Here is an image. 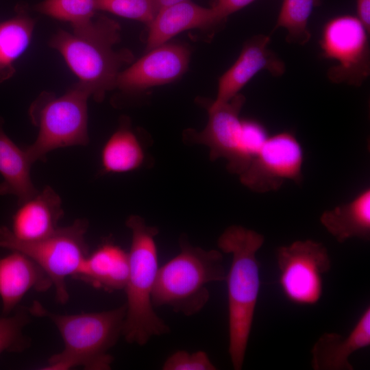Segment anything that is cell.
Instances as JSON below:
<instances>
[{"instance_id":"obj_26","label":"cell","mask_w":370,"mask_h":370,"mask_svg":"<svg viewBox=\"0 0 370 370\" xmlns=\"http://www.w3.org/2000/svg\"><path fill=\"white\" fill-rule=\"evenodd\" d=\"M29 314L27 308L23 307L11 317H0V354L22 352L29 346V340L23 334V328L30 321Z\"/></svg>"},{"instance_id":"obj_29","label":"cell","mask_w":370,"mask_h":370,"mask_svg":"<svg viewBox=\"0 0 370 370\" xmlns=\"http://www.w3.org/2000/svg\"><path fill=\"white\" fill-rule=\"evenodd\" d=\"M256 0H217L212 8L219 17L225 21L232 13L243 9Z\"/></svg>"},{"instance_id":"obj_25","label":"cell","mask_w":370,"mask_h":370,"mask_svg":"<svg viewBox=\"0 0 370 370\" xmlns=\"http://www.w3.org/2000/svg\"><path fill=\"white\" fill-rule=\"evenodd\" d=\"M269 136L264 126L254 120H242L239 145L234 160L227 166L232 173L240 175L257 156Z\"/></svg>"},{"instance_id":"obj_5","label":"cell","mask_w":370,"mask_h":370,"mask_svg":"<svg viewBox=\"0 0 370 370\" xmlns=\"http://www.w3.org/2000/svg\"><path fill=\"white\" fill-rule=\"evenodd\" d=\"M180 252L158 269L151 300L153 307L169 306L175 312L191 316L208 303L206 284L225 280L223 257L216 249L206 250L180 239Z\"/></svg>"},{"instance_id":"obj_13","label":"cell","mask_w":370,"mask_h":370,"mask_svg":"<svg viewBox=\"0 0 370 370\" xmlns=\"http://www.w3.org/2000/svg\"><path fill=\"white\" fill-rule=\"evenodd\" d=\"M269 36L256 35L248 40L234 64L219 78L216 99L218 106L230 100L260 71L279 77L285 72L284 62L269 48Z\"/></svg>"},{"instance_id":"obj_4","label":"cell","mask_w":370,"mask_h":370,"mask_svg":"<svg viewBox=\"0 0 370 370\" xmlns=\"http://www.w3.org/2000/svg\"><path fill=\"white\" fill-rule=\"evenodd\" d=\"M131 230L129 273L125 291L127 310L122 335L129 343L145 345L151 337L169 332V327L156 313L151 295L158 271L156 236L158 229L148 225L138 215L130 216Z\"/></svg>"},{"instance_id":"obj_12","label":"cell","mask_w":370,"mask_h":370,"mask_svg":"<svg viewBox=\"0 0 370 370\" xmlns=\"http://www.w3.org/2000/svg\"><path fill=\"white\" fill-rule=\"evenodd\" d=\"M245 102L242 94L218 106H209L208 121L203 130L186 133V140L208 147L211 160L223 158L230 164L235 159L241 136L240 112Z\"/></svg>"},{"instance_id":"obj_20","label":"cell","mask_w":370,"mask_h":370,"mask_svg":"<svg viewBox=\"0 0 370 370\" xmlns=\"http://www.w3.org/2000/svg\"><path fill=\"white\" fill-rule=\"evenodd\" d=\"M320 221L338 242L352 238H370V190L366 188L351 201L323 212Z\"/></svg>"},{"instance_id":"obj_31","label":"cell","mask_w":370,"mask_h":370,"mask_svg":"<svg viewBox=\"0 0 370 370\" xmlns=\"http://www.w3.org/2000/svg\"><path fill=\"white\" fill-rule=\"evenodd\" d=\"M155 5L157 8V10H160V9L171 5L172 4L184 1V0H153Z\"/></svg>"},{"instance_id":"obj_30","label":"cell","mask_w":370,"mask_h":370,"mask_svg":"<svg viewBox=\"0 0 370 370\" xmlns=\"http://www.w3.org/2000/svg\"><path fill=\"white\" fill-rule=\"evenodd\" d=\"M357 18L370 32V0H356Z\"/></svg>"},{"instance_id":"obj_17","label":"cell","mask_w":370,"mask_h":370,"mask_svg":"<svg viewBox=\"0 0 370 370\" xmlns=\"http://www.w3.org/2000/svg\"><path fill=\"white\" fill-rule=\"evenodd\" d=\"M370 345V308L368 306L350 333L344 336L323 333L312 346L314 370H353L349 358L355 352Z\"/></svg>"},{"instance_id":"obj_18","label":"cell","mask_w":370,"mask_h":370,"mask_svg":"<svg viewBox=\"0 0 370 370\" xmlns=\"http://www.w3.org/2000/svg\"><path fill=\"white\" fill-rule=\"evenodd\" d=\"M128 273V252L112 243H106L88 255L73 278L113 292L125 289Z\"/></svg>"},{"instance_id":"obj_6","label":"cell","mask_w":370,"mask_h":370,"mask_svg":"<svg viewBox=\"0 0 370 370\" xmlns=\"http://www.w3.org/2000/svg\"><path fill=\"white\" fill-rule=\"evenodd\" d=\"M90 97L89 90L77 82L61 96L42 92L32 103L29 115L38 133L36 140L25 149L33 164L45 161L47 155L56 149L88 144Z\"/></svg>"},{"instance_id":"obj_22","label":"cell","mask_w":370,"mask_h":370,"mask_svg":"<svg viewBox=\"0 0 370 370\" xmlns=\"http://www.w3.org/2000/svg\"><path fill=\"white\" fill-rule=\"evenodd\" d=\"M145 160L143 147L127 125L120 126L104 144L101 153L102 171L123 173L138 169Z\"/></svg>"},{"instance_id":"obj_1","label":"cell","mask_w":370,"mask_h":370,"mask_svg":"<svg viewBox=\"0 0 370 370\" xmlns=\"http://www.w3.org/2000/svg\"><path fill=\"white\" fill-rule=\"evenodd\" d=\"M120 32L116 21L101 16L72 27V32L59 29L49 40L97 101L116 88L121 68L134 59L128 49H114Z\"/></svg>"},{"instance_id":"obj_23","label":"cell","mask_w":370,"mask_h":370,"mask_svg":"<svg viewBox=\"0 0 370 370\" xmlns=\"http://www.w3.org/2000/svg\"><path fill=\"white\" fill-rule=\"evenodd\" d=\"M321 2L322 0H283L274 29L285 28L288 42L305 45L311 38L308 28L309 18L314 8Z\"/></svg>"},{"instance_id":"obj_24","label":"cell","mask_w":370,"mask_h":370,"mask_svg":"<svg viewBox=\"0 0 370 370\" xmlns=\"http://www.w3.org/2000/svg\"><path fill=\"white\" fill-rule=\"evenodd\" d=\"M41 14L69 22L77 27L93 19L97 10L95 0H44L34 6Z\"/></svg>"},{"instance_id":"obj_8","label":"cell","mask_w":370,"mask_h":370,"mask_svg":"<svg viewBox=\"0 0 370 370\" xmlns=\"http://www.w3.org/2000/svg\"><path fill=\"white\" fill-rule=\"evenodd\" d=\"M369 32L351 15H341L324 25L319 42L323 56L335 60L328 69L330 81L360 86L370 74Z\"/></svg>"},{"instance_id":"obj_15","label":"cell","mask_w":370,"mask_h":370,"mask_svg":"<svg viewBox=\"0 0 370 370\" xmlns=\"http://www.w3.org/2000/svg\"><path fill=\"white\" fill-rule=\"evenodd\" d=\"M64 214L62 200L49 186L18 205L12 217V236L18 241L31 242L52 234Z\"/></svg>"},{"instance_id":"obj_28","label":"cell","mask_w":370,"mask_h":370,"mask_svg":"<svg viewBox=\"0 0 370 370\" xmlns=\"http://www.w3.org/2000/svg\"><path fill=\"white\" fill-rule=\"evenodd\" d=\"M163 370H216L217 367L204 351L188 353L180 350L165 360Z\"/></svg>"},{"instance_id":"obj_21","label":"cell","mask_w":370,"mask_h":370,"mask_svg":"<svg viewBox=\"0 0 370 370\" xmlns=\"http://www.w3.org/2000/svg\"><path fill=\"white\" fill-rule=\"evenodd\" d=\"M15 12L0 23V84L15 73L14 63L27 48L35 26L25 5H18Z\"/></svg>"},{"instance_id":"obj_14","label":"cell","mask_w":370,"mask_h":370,"mask_svg":"<svg viewBox=\"0 0 370 370\" xmlns=\"http://www.w3.org/2000/svg\"><path fill=\"white\" fill-rule=\"evenodd\" d=\"M0 256V298L2 312L8 315L31 289L46 291L53 283L34 260L16 250Z\"/></svg>"},{"instance_id":"obj_19","label":"cell","mask_w":370,"mask_h":370,"mask_svg":"<svg viewBox=\"0 0 370 370\" xmlns=\"http://www.w3.org/2000/svg\"><path fill=\"white\" fill-rule=\"evenodd\" d=\"M0 116V195H12L21 204L38 193L31 177L30 160L25 148L16 145L5 133Z\"/></svg>"},{"instance_id":"obj_16","label":"cell","mask_w":370,"mask_h":370,"mask_svg":"<svg viewBox=\"0 0 370 370\" xmlns=\"http://www.w3.org/2000/svg\"><path fill=\"white\" fill-rule=\"evenodd\" d=\"M223 22L212 7L204 8L190 0L172 4L158 10L148 25L147 49L163 45L184 31L213 29Z\"/></svg>"},{"instance_id":"obj_9","label":"cell","mask_w":370,"mask_h":370,"mask_svg":"<svg viewBox=\"0 0 370 370\" xmlns=\"http://www.w3.org/2000/svg\"><path fill=\"white\" fill-rule=\"evenodd\" d=\"M279 283L284 296L299 305L317 303L323 293V274L331 269L326 247L312 240L296 241L276 251Z\"/></svg>"},{"instance_id":"obj_11","label":"cell","mask_w":370,"mask_h":370,"mask_svg":"<svg viewBox=\"0 0 370 370\" xmlns=\"http://www.w3.org/2000/svg\"><path fill=\"white\" fill-rule=\"evenodd\" d=\"M121 71L116 88L127 92L142 91L152 86L172 82L186 71L190 51L180 44H163Z\"/></svg>"},{"instance_id":"obj_3","label":"cell","mask_w":370,"mask_h":370,"mask_svg":"<svg viewBox=\"0 0 370 370\" xmlns=\"http://www.w3.org/2000/svg\"><path fill=\"white\" fill-rule=\"evenodd\" d=\"M30 314L47 318L59 331L64 343L62 352L52 355L42 369L66 370L82 367L86 370H108L113 357L109 350L122 335L127 306L97 312L60 314L34 301Z\"/></svg>"},{"instance_id":"obj_10","label":"cell","mask_w":370,"mask_h":370,"mask_svg":"<svg viewBox=\"0 0 370 370\" xmlns=\"http://www.w3.org/2000/svg\"><path fill=\"white\" fill-rule=\"evenodd\" d=\"M303 159L302 147L291 133L284 132L269 136L239 175L241 182L261 193L279 189L286 180L300 184Z\"/></svg>"},{"instance_id":"obj_7","label":"cell","mask_w":370,"mask_h":370,"mask_svg":"<svg viewBox=\"0 0 370 370\" xmlns=\"http://www.w3.org/2000/svg\"><path fill=\"white\" fill-rule=\"evenodd\" d=\"M88 227L86 219H77L46 238L24 242L15 238L8 227L0 226V248L21 251L38 264L55 287L56 301L64 304L69 299L66 278L75 274L89 254L85 240Z\"/></svg>"},{"instance_id":"obj_2","label":"cell","mask_w":370,"mask_h":370,"mask_svg":"<svg viewBox=\"0 0 370 370\" xmlns=\"http://www.w3.org/2000/svg\"><path fill=\"white\" fill-rule=\"evenodd\" d=\"M264 241L261 234L233 225L218 238L219 249L232 254L226 274L228 297L229 354L233 368L243 367L260 291L256 253Z\"/></svg>"},{"instance_id":"obj_27","label":"cell","mask_w":370,"mask_h":370,"mask_svg":"<svg viewBox=\"0 0 370 370\" xmlns=\"http://www.w3.org/2000/svg\"><path fill=\"white\" fill-rule=\"evenodd\" d=\"M97 10L106 11L149 25L158 12L153 0H95Z\"/></svg>"}]
</instances>
